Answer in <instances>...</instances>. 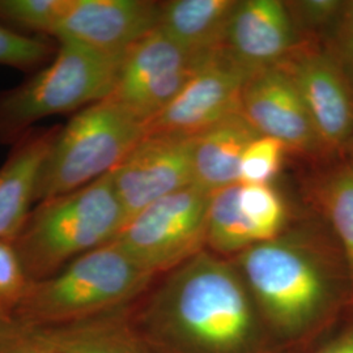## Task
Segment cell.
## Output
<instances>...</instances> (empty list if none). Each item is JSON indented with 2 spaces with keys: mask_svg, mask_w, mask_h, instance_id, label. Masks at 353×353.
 <instances>
[{
  "mask_svg": "<svg viewBox=\"0 0 353 353\" xmlns=\"http://www.w3.org/2000/svg\"><path fill=\"white\" fill-rule=\"evenodd\" d=\"M300 45L285 1L239 0L221 50L252 74L283 63Z\"/></svg>",
  "mask_w": 353,
  "mask_h": 353,
  "instance_id": "obj_14",
  "label": "cell"
},
{
  "mask_svg": "<svg viewBox=\"0 0 353 353\" xmlns=\"http://www.w3.org/2000/svg\"><path fill=\"white\" fill-rule=\"evenodd\" d=\"M132 305L76 323L30 330L58 353H153L132 325Z\"/></svg>",
  "mask_w": 353,
  "mask_h": 353,
  "instance_id": "obj_18",
  "label": "cell"
},
{
  "mask_svg": "<svg viewBox=\"0 0 353 353\" xmlns=\"http://www.w3.org/2000/svg\"><path fill=\"white\" fill-rule=\"evenodd\" d=\"M239 0L160 1L157 28L178 46L204 55L221 50Z\"/></svg>",
  "mask_w": 353,
  "mask_h": 353,
  "instance_id": "obj_17",
  "label": "cell"
},
{
  "mask_svg": "<svg viewBox=\"0 0 353 353\" xmlns=\"http://www.w3.org/2000/svg\"><path fill=\"white\" fill-rule=\"evenodd\" d=\"M292 76L330 160L353 140V92L321 43H301L280 63Z\"/></svg>",
  "mask_w": 353,
  "mask_h": 353,
  "instance_id": "obj_12",
  "label": "cell"
},
{
  "mask_svg": "<svg viewBox=\"0 0 353 353\" xmlns=\"http://www.w3.org/2000/svg\"><path fill=\"white\" fill-rule=\"evenodd\" d=\"M61 125L32 128L0 166V240H12L36 203L38 176Z\"/></svg>",
  "mask_w": 353,
  "mask_h": 353,
  "instance_id": "obj_15",
  "label": "cell"
},
{
  "mask_svg": "<svg viewBox=\"0 0 353 353\" xmlns=\"http://www.w3.org/2000/svg\"><path fill=\"white\" fill-rule=\"evenodd\" d=\"M65 0H0V21L51 37Z\"/></svg>",
  "mask_w": 353,
  "mask_h": 353,
  "instance_id": "obj_24",
  "label": "cell"
},
{
  "mask_svg": "<svg viewBox=\"0 0 353 353\" xmlns=\"http://www.w3.org/2000/svg\"><path fill=\"white\" fill-rule=\"evenodd\" d=\"M30 281L13 241L0 240V323L12 322Z\"/></svg>",
  "mask_w": 353,
  "mask_h": 353,
  "instance_id": "obj_25",
  "label": "cell"
},
{
  "mask_svg": "<svg viewBox=\"0 0 353 353\" xmlns=\"http://www.w3.org/2000/svg\"><path fill=\"white\" fill-rule=\"evenodd\" d=\"M316 353H353V322L341 328Z\"/></svg>",
  "mask_w": 353,
  "mask_h": 353,
  "instance_id": "obj_28",
  "label": "cell"
},
{
  "mask_svg": "<svg viewBox=\"0 0 353 353\" xmlns=\"http://www.w3.org/2000/svg\"><path fill=\"white\" fill-rule=\"evenodd\" d=\"M58 42L45 36H26L0 24V64L33 74L52 61Z\"/></svg>",
  "mask_w": 353,
  "mask_h": 353,
  "instance_id": "obj_21",
  "label": "cell"
},
{
  "mask_svg": "<svg viewBox=\"0 0 353 353\" xmlns=\"http://www.w3.org/2000/svg\"><path fill=\"white\" fill-rule=\"evenodd\" d=\"M196 138L145 132L112 172L126 223L152 203L194 183Z\"/></svg>",
  "mask_w": 353,
  "mask_h": 353,
  "instance_id": "obj_10",
  "label": "cell"
},
{
  "mask_svg": "<svg viewBox=\"0 0 353 353\" xmlns=\"http://www.w3.org/2000/svg\"><path fill=\"white\" fill-rule=\"evenodd\" d=\"M353 92V0H347L341 20L322 43Z\"/></svg>",
  "mask_w": 353,
  "mask_h": 353,
  "instance_id": "obj_26",
  "label": "cell"
},
{
  "mask_svg": "<svg viewBox=\"0 0 353 353\" xmlns=\"http://www.w3.org/2000/svg\"><path fill=\"white\" fill-rule=\"evenodd\" d=\"M211 194L191 185L131 217L114 242L154 276L205 250Z\"/></svg>",
  "mask_w": 353,
  "mask_h": 353,
  "instance_id": "obj_7",
  "label": "cell"
},
{
  "mask_svg": "<svg viewBox=\"0 0 353 353\" xmlns=\"http://www.w3.org/2000/svg\"><path fill=\"white\" fill-rule=\"evenodd\" d=\"M241 114L259 135L285 144L313 165L330 161L290 72L281 65L258 70L245 81Z\"/></svg>",
  "mask_w": 353,
  "mask_h": 353,
  "instance_id": "obj_9",
  "label": "cell"
},
{
  "mask_svg": "<svg viewBox=\"0 0 353 353\" xmlns=\"http://www.w3.org/2000/svg\"><path fill=\"white\" fill-rule=\"evenodd\" d=\"M145 125L112 100L93 102L59 128L42 165L36 203L75 191L113 172L145 135Z\"/></svg>",
  "mask_w": 353,
  "mask_h": 353,
  "instance_id": "obj_6",
  "label": "cell"
},
{
  "mask_svg": "<svg viewBox=\"0 0 353 353\" xmlns=\"http://www.w3.org/2000/svg\"><path fill=\"white\" fill-rule=\"evenodd\" d=\"M249 75L224 51H216L147 125L145 132L198 138L230 115L241 113L242 89Z\"/></svg>",
  "mask_w": 353,
  "mask_h": 353,
  "instance_id": "obj_11",
  "label": "cell"
},
{
  "mask_svg": "<svg viewBox=\"0 0 353 353\" xmlns=\"http://www.w3.org/2000/svg\"><path fill=\"white\" fill-rule=\"evenodd\" d=\"M341 159H344V160H347V161L353 164V140L348 144V147L345 148V151L343 153Z\"/></svg>",
  "mask_w": 353,
  "mask_h": 353,
  "instance_id": "obj_29",
  "label": "cell"
},
{
  "mask_svg": "<svg viewBox=\"0 0 353 353\" xmlns=\"http://www.w3.org/2000/svg\"><path fill=\"white\" fill-rule=\"evenodd\" d=\"M131 306L153 353L263 352V319L234 263L199 252Z\"/></svg>",
  "mask_w": 353,
  "mask_h": 353,
  "instance_id": "obj_1",
  "label": "cell"
},
{
  "mask_svg": "<svg viewBox=\"0 0 353 353\" xmlns=\"http://www.w3.org/2000/svg\"><path fill=\"white\" fill-rule=\"evenodd\" d=\"M38 203L13 239L32 281L51 278L76 258L110 243L126 224L112 172Z\"/></svg>",
  "mask_w": 353,
  "mask_h": 353,
  "instance_id": "obj_4",
  "label": "cell"
},
{
  "mask_svg": "<svg viewBox=\"0 0 353 353\" xmlns=\"http://www.w3.org/2000/svg\"><path fill=\"white\" fill-rule=\"evenodd\" d=\"M122 57L58 42L50 63L21 84L0 90V144L13 145L43 118L75 114L108 99Z\"/></svg>",
  "mask_w": 353,
  "mask_h": 353,
  "instance_id": "obj_5",
  "label": "cell"
},
{
  "mask_svg": "<svg viewBox=\"0 0 353 353\" xmlns=\"http://www.w3.org/2000/svg\"><path fill=\"white\" fill-rule=\"evenodd\" d=\"M234 265L265 323L281 335L305 334L353 303L343 252L316 214L241 252Z\"/></svg>",
  "mask_w": 353,
  "mask_h": 353,
  "instance_id": "obj_2",
  "label": "cell"
},
{
  "mask_svg": "<svg viewBox=\"0 0 353 353\" xmlns=\"http://www.w3.org/2000/svg\"><path fill=\"white\" fill-rule=\"evenodd\" d=\"M212 54L183 50L156 26L123 54L108 99L147 127Z\"/></svg>",
  "mask_w": 353,
  "mask_h": 353,
  "instance_id": "obj_8",
  "label": "cell"
},
{
  "mask_svg": "<svg viewBox=\"0 0 353 353\" xmlns=\"http://www.w3.org/2000/svg\"><path fill=\"white\" fill-rule=\"evenodd\" d=\"M237 207L250 248L275 240L288 229L290 205L274 183H239Z\"/></svg>",
  "mask_w": 353,
  "mask_h": 353,
  "instance_id": "obj_20",
  "label": "cell"
},
{
  "mask_svg": "<svg viewBox=\"0 0 353 353\" xmlns=\"http://www.w3.org/2000/svg\"><path fill=\"white\" fill-rule=\"evenodd\" d=\"M313 214L330 228L341 248L353 290V164L335 159L313 165L303 182Z\"/></svg>",
  "mask_w": 353,
  "mask_h": 353,
  "instance_id": "obj_16",
  "label": "cell"
},
{
  "mask_svg": "<svg viewBox=\"0 0 353 353\" xmlns=\"http://www.w3.org/2000/svg\"><path fill=\"white\" fill-rule=\"evenodd\" d=\"M0 353H58L30 328L0 323Z\"/></svg>",
  "mask_w": 353,
  "mask_h": 353,
  "instance_id": "obj_27",
  "label": "cell"
},
{
  "mask_svg": "<svg viewBox=\"0 0 353 353\" xmlns=\"http://www.w3.org/2000/svg\"><path fill=\"white\" fill-rule=\"evenodd\" d=\"M159 8L151 0H65L51 38L122 57L157 26Z\"/></svg>",
  "mask_w": 353,
  "mask_h": 353,
  "instance_id": "obj_13",
  "label": "cell"
},
{
  "mask_svg": "<svg viewBox=\"0 0 353 353\" xmlns=\"http://www.w3.org/2000/svg\"><path fill=\"white\" fill-rule=\"evenodd\" d=\"M156 278L112 241L76 258L57 275L30 281L12 322L46 328L102 316L137 303Z\"/></svg>",
  "mask_w": 353,
  "mask_h": 353,
  "instance_id": "obj_3",
  "label": "cell"
},
{
  "mask_svg": "<svg viewBox=\"0 0 353 353\" xmlns=\"http://www.w3.org/2000/svg\"><path fill=\"white\" fill-rule=\"evenodd\" d=\"M288 148L280 140L258 135L250 141L241 159L239 183L272 185L283 170Z\"/></svg>",
  "mask_w": 353,
  "mask_h": 353,
  "instance_id": "obj_23",
  "label": "cell"
},
{
  "mask_svg": "<svg viewBox=\"0 0 353 353\" xmlns=\"http://www.w3.org/2000/svg\"><path fill=\"white\" fill-rule=\"evenodd\" d=\"M258 135L241 113L230 115L203 132L194 148L192 185L212 194L239 183L242 154Z\"/></svg>",
  "mask_w": 353,
  "mask_h": 353,
  "instance_id": "obj_19",
  "label": "cell"
},
{
  "mask_svg": "<svg viewBox=\"0 0 353 353\" xmlns=\"http://www.w3.org/2000/svg\"><path fill=\"white\" fill-rule=\"evenodd\" d=\"M347 0L285 1L301 43H323L338 26Z\"/></svg>",
  "mask_w": 353,
  "mask_h": 353,
  "instance_id": "obj_22",
  "label": "cell"
}]
</instances>
